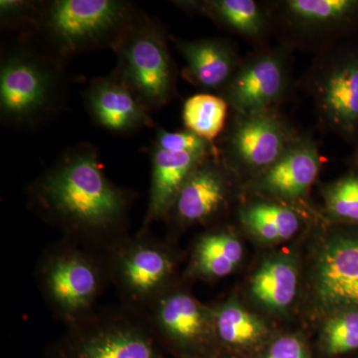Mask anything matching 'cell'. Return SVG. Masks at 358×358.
<instances>
[{
    "label": "cell",
    "mask_w": 358,
    "mask_h": 358,
    "mask_svg": "<svg viewBox=\"0 0 358 358\" xmlns=\"http://www.w3.org/2000/svg\"><path fill=\"white\" fill-rule=\"evenodd\" d=\"M179 4L194 10L197 8L219 25L248 38H261L267 31V14L253 0H208Z\"/></svg>",
    "instance_id": "cell-19"
},
{
    "label": "cell",
    "mask_w": 358,
    "mask_h": 358,
    "mask_svg": "<svg viewBox=\"0 0 358 358\" xmlns=\"http://www.w3.org/2000/svg\"><path fill=\"white\" fill-rule=\"evenodd\" d=\"M46 358H164L147 315L122 306L96 310L67 326Z\"/></svg>",
    "instance_id": "cell-4"
},
{
    "label": "cell",
    "mask_w": 358,
    "mask_h": 358,
    "mask_svg": "<svg viewBox=\"0 0 358 358\" xmlns=\"http://www.w3.org/2000/svg\"><path fill=\"white\" fill-rule=\"evenodd\" d=\"M143 313L157 339L179 352L199 348L214 334L211 312L189 294L171 287Z\"/></svg>",
    "instance_id": "cell-10"
},
{
    "label": "cell",
    "mask_w": 358,
    "mask_h": 358,
    "mask_svg": "<svg viewBox=\"0 0 358 358\" xmlns=\"http://www.w3.org/2000/svg\"><path fill=\"white\" fill-rule=\"evenodd\" d=\"M84 101L92 120L110 133L131 134L154 126L150 110L114 74L92 80Z\"/></svg>",
    "instance_id": "cell-11"
},
{
    "label": "cell",
    "mask_w": 358,
    "mask_h": 358,
    "mask_svg": "<svg viewBox=\"0 0 358 358\" xmlns=\"http://www.w3.org/2000/svg\"><path fill=\"white\" fill-rule=\"evenodd\" d=\"M28 204L71 240L109 244L124 235L133 193L106 176L91 143L68 148L27 188Z\"/></svg>",
    "instance_id": "cell-1"
},
{
    "label": "cell",
    "mask_w": 358,
    "mask_h": 358,
    "mask_svg": "<svg viewBox=\"0 0 358 358\" xmlns=\"http://www.w3.org/2000/svg\"><path fill=\"white\" fill-rule=\"evenodd\" d=\"M211 313L214 336L226 345H252L267 331L262 320L233 301L223 303Z\"/></svg>",
    "instance_id": "cell-22"
},
{
    "label": "cell",
    "mask_w": 358,
    "mask_h": 358,
    "mask_svg": "<svg viewBox=\"0 0 358 358\" xmlns=\"http://www.w3.org/2000/svg\"><path fill=\"white\" fill-rule=\"evenodd\" d=\"M315 289L324 308L358 310V237H338L320 252Z\"/></svg>",
    "instance_id": "cell-13"
},
{
    "label": "cell",
    "mask_w": 358,
    "mask_h": 358,
    "mask_svg": "<svg viewBox=\"0 0 358 358\" xmlns=\"http://www.w3.org/2000/svg\"><path fill=\"white\" fill-rule=\"evenodd\" d=\"M265 358H310V355L300 338L287 336L273 343Z\"/></svg>",
    "instance_id": "cell-29"
},
{
    "label": "cell",
    "mask_w": 358,
    "mask_h": 358,
    "mask_svg": "<svg viewBox=\"0 0 358 358\" xmlns=\"http://www.w3.org/2000/svg\"><path fill=\"white\" fill-rule=\"evenodd\" d=\"M155 147L171 152H188L203 155H215L213 143L200 138L196 134L185 131H167L159 129L155 136Z\"/></svg>",
    "instance_id": "cell-27"
},
{
    "label": "cell",
    "mask_w": 358,
    "mask_h": 358,
    "mask_svg": "<svg viewBox=\"0 0 358 358\" xmlns=\"http://www.w3.org/2000/svg\"><path fill=\"white\" fill-rule=\"evenodd\" d=\"M289 83L287 59L282 52H264L239 66L222 98L239 115L268 112L284 96Z\"/></svg>",
    "instance_id": "cell-9"
},
{
    "label": "cell",
    "mask_w": 358,
    "mask_h": 358,
    "mask_svg": "<svg viewBox=\"0 0 358 358\" xmlns=\"http://www.w3.org/2000/svg\"><path fill=\"white\" fill-rule=\"evenodd\" d=\"M226 196L227 185L222 171L208 157L186 179L169 217L173 215L185 224L202 222L217 213L225 203Z\"/></svg>",
    "instance_id": "cell-15"
},
{
    "label": "cell",
    "mask_w": 358,
    "mask_h": 358,
    "mask_svg": "<svg viewBox=\"0 0 358 358\" xmlns=\"http://www.w3.org/2000/svg\"><path fill=\"white\" fill-rule=\"evenodd\" d=\"M176 44L185 60L183 77L199 88L222 91L239 67L234 51L224 40H176Z\"/></svg>",
    "instance_id": "cell-16"
},
{
    "label": "cell",
    "mask_w": 358,
    "mask_h": 358,
    "mask_svg": "<svg viewBox=\"0 0 358 358\" xmlns=\"http://www.w3.org/2000/svg\"><path fill=\"white\" fill-rule=\"evenodd\" d=\"M138 13L133 3L121 0H54L40 2L34 27L48 53L63 62L86 52L115 50Z\"/></svg>",
    "instance_id": "cell-3"
},
{
    "label": "cell",
    "mask_w": 358,
    "mask_h": 358,
    "mask_svg": "<svg viewBox=\"0 0 358 358\" xmlns=\"http://www.w3.org/2000/svg\"><path fill=\"white\" fill-rule=\"evenodd\" d=\"M296 141L288 127L268 112L240 115L229 141L231 155L242 166L266 171L278 162Z\"/></svg>",
    "instance_id": "cell-12"
},
{
    "label": "cell",
    "mask_w": 358,
    "mask_h": 358,
    "mask_svg": "<svg viewBox=\"0 0 358 358\" xmlns=\"http://www.w3.org/2000/svg\"><path fill=\"white\" fill-rule=\"evenodd\" d=\"M241 219L254 235L266 242L288 240L300 228V219L292 209L266 202L246 207Z\"/></svg>",
    "instance_id": "cell-23"
},
{
    "label": "cell",
    "mask_w": 358,
    "mask_h": 358,
    "mask_svg": "<svg viewBox=\"0 0 358 358\" xmlns=\"http://www.w3.org/2000/svg\"><path fill=\"white\" fill-rule=\"evenodd\" d=\"M327 210L339 220L358 223V176L339 179L326 193Z\"/></svg>",
    "instance_id": "cell-26"
},
{
    "label": "cell",
    "mask_w": 358,
    "mask_h": 358,
    "mask_svg": "<svg viewBox=\"0 0 358 358\" xmlns=\"http://www.w3.org/2000/svg\"><path fill=\"white\" fill-rule=\"evenodd\" d=\"M103 258L110 282L127 307L145 312L171 288L176 268L173 254L148 232L117 238L107 244Z\"/></svg>",
    "instance_id": "cell-7"
},
{
    "label": "cell",
    "mask_w": 358,
    "mask_h": 358,
    "mask_svg": "<svg viewBox=\"0 0 358 358\" xmlns=\"http://www.w3.org/2000/svg\"><path fill=\"white\" fill-rule=\"evenodd\" d=\"M40 2L24 0H1L0 20L2 27L14 29L36 23Z\"/></svg>",
    "instance_id": "cell-28"
},
{
    "label": "cell",
    "mask_w": 358,
    "mask_h": 358,
    "mask_svg": "<svg viewBox=\"0 0 358 358\" xmlns=\"http://www.w3.org/2000/svg\"><path fill=\"white\" fill-rule=\"evenodd\" d=\"M279 11L294 32L326 36L358 20V0H287Z\"/></svg>",
    "instance_id": "cell-17"
},
{
    "label": "cell",
    "mask_w": 358,
    "mask_h": 358,
    "mask_svg": "<svg viewBox=\"0 0 358 358\" xmlns=\"http://www.w3.org/2000/svg\"><path fill=\"white\" fill-rule=\"evenodd\" d=\"M37 284L54 315L67 326L96 310L110 281L103 256H96L71 241L52 245L36 268Z\"/></svg>",
    "instance_id": "cell-5"
},
{
    "label": "cell",
    "mask_w": 358,
    "mask_h": 358,
    "mask_svg": "<svg viewBox=\"0 0 358 358\" xmlns=\"http://www.w3.org/2000/svg\"><path fill=\"white\" fill-rule=\"evenodd\" d=\"M228 108L222 96L207 93L192 96L183 106L186 129L213 143L225 127Z\"/></svg>",
    "instance_id": "cell-24"
},
{
    "label": "cell",
    "mask_w": 358,
    "mask_h": 358,
    "mask_svg": "<svg viewBox=\"0 0 358 358\" xmlns=\"http://www.w3.org/2000/svg\"><path fill=\"white\" fill-rule=\"evenodd\" d=\"M210 358H220V357H210Z\"/></svg>",
    "instance_id": "cell-30"
},
{
    "label": "cell",
    "mask_w": 358,
    "mask_h": 358,
    "mask_svg": "<svg viewBox=\"0 0 358 358\" xmlns=\"http://www.w3.org/2000/svg\"><path fill=\"white\" fill-rule=\"evenodd\" d=\"M117 69L113 74L138 96L148 110L160 109L176 94V67L166 35L152 18L138 13L115 48Z\"/></svg>",
    "instance_id": "cell-6"
},
{
    "label": "cell",
    "mask_w": 358,
    "mask_h": 358,
    "mask_svg": "<svg viewBox=\"0 0 358 358\" xmlns=\"http://www.w3.org/2000/svg\"><path fill=\"white\" fill-rule=\"evenodd\" d=\"M298 286L296 266L289 259L277 257L266 261L252 280V294L274 310H286L293 303Z\"/></svg>",
    "instance_id": "cell-21"
},
{
    "label": "cell",
    "mask_w": 358,
    "mask_h": 358,
    "mask_svg": "<svg viewBox=\"0 0 358 358\" xmlns=\"http://www.w3.org/2000/svg\"><path fill=\"white\" fill-rule=\"evenodd\" d=\"M62 61L48 52L18 44L2 54L0 115L10 128L31 131L64 107L67 83Z\"/></svg>",
    "instance_id": "cell-2"
},
{
    "label": "cell",
    "mask_w": 358,
    "mask_h": 358,
    "mask_svg": "<svg viewBox=\"0 0 358 358\" xmlns=\"http://www.w3.org/2000/svg\"><path fill=\"white\" fill-rule=\"evenodd\" d=\"M210 157L212 155L167 152L154 147L150 199L140 233H147L150 224L169 217L186 179L200 162Z\"/></svg>",
    "instance_id": "cell-14"
},
{
    "label": "cell",
    "mask_w": 358,
    "mask_h": 358,
    "mask_svg": "<svg viewBox=\"0 0 358 358\" xmlns=\"http://www.w3.org/2000/svg\"><path fill=\"white\" fill-rule=\"evenodd\" d=\"M317 148L308 141H296L272 166L264 171L261 186L285 199H296L308 192L320 171Z\"/></svg>",
    "instance_id": "cell-18"
},
{
    "label": "cell",
    "mask_w": 358,
    "mask_h": 358,
    "mask_svg": "<svg viewBox=\"0 0 358 358\" xmlns=\"http://www.w3.org/2000/svg\"><path fill=\"white\" fill-rule=\"evenodd\" d=\"M243 252L241 242L230 233H208L195 245L190 270L206 279L226 277L241 263Z\"/></svg>",
    "instance_id": "cell-20"
},
{
    "label": "cell",
    "mask_w": 358,
    "mask_h": 358,
    "mask_svg": "<svg viewBox=\"0 0 358 358\" xmlns=\"http://www.w3.org/2000/svg\"><path fill=\"white\" fill-rule=\"evenodd\" d=\"M322 343L329 355H343L358 350V310H343L327 322Z\"/></svg>",
    "instance_id": "cell-25"
},
{
    "label": "cell",
    "mask_w": 358,
    "mask_h": 358,
    "mask_svg": "<svg viewBox=\"0 0 358 358\" xmlns=\"http://www.w3.org/2000/svg\"><path fill=\"white\" fill-rule=\"evenodd\" d=\"M310 91L320 120L339 133L358 131V55L322 59Z\"/></svg>",
    "instance_id": "cell-8"
}]
</instances>
